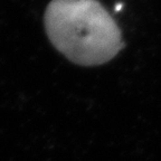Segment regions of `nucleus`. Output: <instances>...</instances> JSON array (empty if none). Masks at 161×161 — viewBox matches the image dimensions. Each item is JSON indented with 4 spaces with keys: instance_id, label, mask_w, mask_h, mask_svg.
Returning <instances> with one entry per match:
<instances>
[{
    "instance_id": "nucleus-1",
    "label": "nucleus",
    "mask_w": 161,
    "mask_h": 161,
    "mask_svg": "<svg viewBox=\"0 0 161 161\" xmlns=\"http://www.w3.org/2000/svg\"><path fill=\"white\" fill-rule=\"evenodd\" d=\"M45 28L54 47L80 66H97L123 48L121 30L97 0H52Z\"/></svg>"
}]
</instances>
